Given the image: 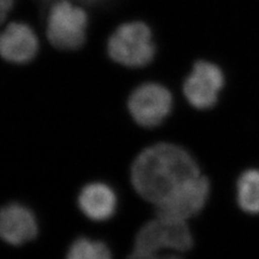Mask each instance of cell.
<instances>
[{"label":"cell","mask_w":259,"mask_h":259,"mask_svg":"<svg viewBox=\"0 0 259 259\" xmlns=\"http://www.w3.org/2000/svg\"><path fill=\"white\" fill-rule=\"evenodd\" d=\"M110 256L109 248L103 242L87 238L78 239L70 246L68 253L70 259H107Z\"/></svg>","instance_id":"7c38bea8"},{"label":"cell","mask_w":259,"mask_h":259,"mask_svg":"<svg viewBox=\"0 0 259 259\" xmlns=\"http://www.w3.org/2000/svg\"><path fill=\"white\" fill-rule=\"evenodd\" d=\"M224 87L222 68L212 62L199 61L185 80L184 94L191 106L205 110L215 106Z\"/></svg>","instance_id":"8992f818"},{"label":"cell","mask_w":259,"mask_h":259,"mask_svg":"<svg viewBox=\"0 0 259 259\" xmlns=\"http://www.w3.org/2000/svg\"><path fill=\"white\" fill-rule=\"evenodd\" d=\"M110 59L127 67H143L156 55L153 30L148 23L132 20L121 23L107 37Z\"/></svg>","instance_id":"3957f363"},{"label":"cell","mask_w":259,"mask_h":259,"mask_svg":"<svg viewBox=\"0 0 259 259\" xmlns=\"http://www.w3.org/2000/svg\"><path fill=\"white\" fill-rule=\"evenodd\" d=\"M35 215L26 206L12 203L0 209V239L12 245L24 244L36 237Z\"/></svg>","instance_id":"9c48e42d"},{"label":"cell","mask_w":259,"mask_h":259,"mask_svg":"<svg viewBox=\"0 0 259 259\" xmlns=\"http://www.w3.org/2000/svg\"><path fill=\"white\" fill-rule=\"evenodd\" d=\"M172 107L171 92L158 83L139 87L128 100V109L133 119L145 127H153L163 122Z\"/></svg>","instance_id":"52a82bcc"},{"label":"cell","mask_w":259,"mask_h":259,"mask_svg":"<svg viewBox=\"0 0 259 259\" xmlns=\"http://www.w3.org/2000/svg\"><path fill=\"white\" fill-rule=\"evenodd\" d=\"M237 202L247 214H259V169L249 168L243 172L237 181Z\"/></svg>","instance_id":"8fae6325"},{"label":"cell","mask_w":259,"mask_h":259,"mask_svg":"<svg viewBox=\"0 0 259 259\" xmlns=\"http://www.w3.org/2000/svg\"><path fill=\"white\" fill-rule=\"evenodd\" d=\"M193 245L192 234L186 222L157 217L145 225L135 240L132 258H155L162 250L186 253Z\"/></svg>","instance_id":"277c9868"},{"label":"cell","mask_w":259,"mask_h":259,"mask_svg":"<svg viewBox=\"0 0 259 259\" xmlns=\"http://www.w3.org/2000/svg\"><path fill=\"white\" fill-rule=\"evenodd\" d=\"M200 174L197 161L184 148L158 144L144 150L132 166V184L141 197L158 204Z\"/></svg>","instance_id":"6da1fadb"},{"label":"cell","mask_w":259,"mask_h":259,"mask_svg":"<svg viewBox=\"0 0 259 259\" xmlns=\"http://www.w3.org/2000/svg\"><path fill=\"white\" fill-rule=\"evenodd\" d=\"M90 16L85 8L70 0H58L47 12L45 36L53 48L76 51L88 41Z\"/></svg>","instance_id":"7a4b0ae2"},{"label":"cell","mask_w":259,"mask_h":259,"mask_svg":"<svg viewBox=\"0 0 259 259\" xmlns=\"http://www.w3.org/2000/svg\"><path fill=\"white\" fill-rule=\"evenodd\" d=\"M210 186L205 176L199 175L175 190L157 204V217L169 221L187 222L205 206Z\"/></svg>","instance_id":"5b68a950"},{"label":"cell","mask_w":259,"mask_h":259,"mask_svg":"<svg viewBox=\"0 0 259 259\" xmlns=\"http://www.w3.org/2000/svg\"><path fill=\"white\" fill-rule=\"evenodd\" d=\"M39 47V34L27 22L10 20L0 27V56L8 62L27 63L35 59Z\"/></svg>","instance_id":"ba28073f"},{"label":"cell","mask_w":259,"mask_h":259,"mask_svg":"<svg viewBox=\"0 0 259 259\" xmlns=\"http://www.w3.org/2000/svg\"><path fill=\"white\" fill-rule=\"evenodd\" d=\"M79 206L89 218L103 222L115 213L117 197L107 185L102 183L90 184L85 186L80 193Z\"/></svg>","instance_id":"30bf717a"},{"label":"cell","mask_w":259,"mask_h":259,"mask_svg":"<svg viewBox=\"0 0 259 259\" xmlns=\"http://www.w3.org/2000/svg\"><path fill=\"white\" fill-rule=\"evenodd\" d=\"M15 0H0V27L9 21Z\"/></svg>","instance_id":"4fadbf2b"}]
</instances>
